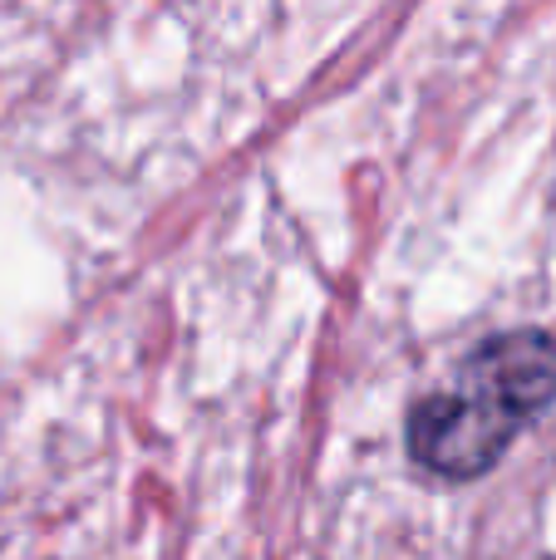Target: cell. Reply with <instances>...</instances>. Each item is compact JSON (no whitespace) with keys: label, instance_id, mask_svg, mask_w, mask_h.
Returning <instances> with one entry per match:
<instances>
[{"label":"cell","instance_id":"obj_1","mask_svg":"<svg viewBox=\"0 0 556 560\" xmlns=\"http://www.w3.org/2000/svg\"><path fill=\"white\" fill-rule=\"evenodd\" d=\"M556 404V339L537 325L488 335L453 384L419 398L404 423L409 463L443 482H473L493 472L528 423Z\"/></svg>","mask_w":556,"mask_h":560}]
</instances>
